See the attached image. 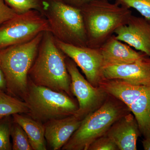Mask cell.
I'll return each mask as SVG.
<instances>
[{"mask_svg": "<svg viewBox=\"0 0 150 150\" xmlns=\"http://www.w3.org/2000/svg\"><path fill=\"white\" fill-rule=\"evenodd\" d=\"M29 108L22 100L0 90V115L5 117L16 113L27 114Z\"/></svg>", "mask_w": 150, "mask_h": 150, "instance_id": "e0dca14e", "label": "cell"}, {"mask_svg": "<svg viewBox=\"0 0 150 150\" xmlns=\"http://www.w3.org/2000/svg\"><path fill=\"white\" fill-rule=\"evenodd\" d=\"M11 136L12 138L13 150H33L25 131L16 122L11 126Z\"/></svg>", "mask_w": 150, "mask_h": 150, "instance_id": "d6986e66", "label": "cell"}, {"mask_svg": "<svg viewBox=\"0 0 150 150\" xmlns=\"http://www.w3.org/2000/svg\"><path fill=\"white\" fill-rule=\"evenodd\" d=\"M105 135L115 143L119 150H137V140L142 136L137 120L131 112L114 122Z\"/></svg>", "mask_w": 150, "mask_h": 150, "instance_id": "4fadbf2b", "label": "cell"}, {"mask_svg": "<svg viewBox=\"0 0 150 150\" xmlns=\"http://www.w3.org/2000/svg\"><path fill=\"white\" fill-rule=\"evenodd\" d=\"M143 148L145 150H150V139H144L142 141Z\"/></svg>", "mask_w": 150, "mask_h": 150, "instance_id": "484cf974", "label": "cell"}, {"mask_svg": "<svg viewBox=\"0 0 150 150\" xmlns=\"http://www.w3.org/2000/svg\"><path fill=\"white\" fill-rule=\"evenodd\" d=\"M11 126L8 123H0V150L12 149L10 142Z\"/></svg>", "mask_w": 150, "mask_h": 150, "instance_id": "7402d4cb", "label": "cell"}, {"mask_svg": "<svg viewBox=\"0 0 150 150\" xmlns=\"http://www.w3.org/2000/svg\"><path fill=\"white\" fill-rule=\"evenodd\" d=\"M16 113L13 115L14 122L18 124L27 134L33 150H46L44 124L28 116Z\"/></svg>", "mask_w": 150, "mask_h": 150, "instance_id": "2e32d148", "label": "cell"}, {"mask_svg": "<svg viewBox=\"0 0 150 150\" xmlns=\"http://www.w3.org/2000/svg\"><path fill=\"white\" fill-rule=\"evenodd\" d=\"M43 15L48 21L55 39L77 46H87V40L80 9L59 0H46Z\"/></svg>", "mask_w": 150, "mask_h": 150, "instance_id": "8992f818", "label": "cell"}, {"mask_svg": "<svg viewBox=\"0 0 150 150\" xmlns=\"http://www.w3.org/2000/svg\"><path fill=\"white\" fill-rule=\"evenodd\" d=\"M55 40L59 48L80 68L89 82L93 86H99L100 83L104 79V67L99 48L73 46Z\"/></svg>", "mask_w": 150, "mask_h": 150, "instance_id": "30bf717a", "label": "cell"}, {"mask_svg": "<svg viewBox=\"0 0 150 150\" xmlns=\"http://www.w3.org/2000/svg\"><path fill=\"white\" fill-rule=\"evenodd\" d=\"M115 3L126 8L135 9L150 20V0H116Z\"/></svg>", "mask_w": 150, "mask_h": 150, "instance_id": "ffe728a7", "label": "cell"}, {"mask_svg": "<svg viewBox=\"0 0 150 150\" xmlns=\"http://www.w3.org/2000/svg\"><path fill=\"white\" fill-rule=\"evenodd\" d=\"M4 116H1V115H0V120H1V119L2 118H4Z\"/></svg>", "mask_w": 150, "mask_h": 150, "instance_id": "4316f807", "label": "cell"}, {"mask_svg": "<svg viewBox=\"0 0 150 150\" xmlns=\"http://www.w3.org/2000/svg\"><path fill=\"white\" fill-rule=\"evenodd\" d=\"M43 33L26 43L0 49V68L5 79L6 89L11 95L23 100L28 88V73Z\"/></svg>", "mask_w": 150, "mask_h": 150, "instance_id": "3957f363", "label": "cell"}, {"mask_svg": "<svg viewBox=\"0 0 150 150\" xmlns=\"http://www.w3.org/2000/svg\"><path fill=\"white\" fill-rule=\"evenodd\" d=\"M81 122V120L74 115L43 123L45 139L48 147L52 150L62 149Z\"/></svg>", "mask_w": 150, "mask_h": 150, "instance_id": "5bb4252c", "label": "cell"}, {"mask_svg": "<svg viewBox=\"0 0 150 150\" xmlns=\"http://www.w3.org/2000/svg\"><path fill=\"white\" fill-rule=\"evenodd\" d=\"M67 57L57 46L52 33L44 32L37 56L28 73V79L36 85L65 93L73 97Z\"/></svg>", "mask_w": 150, "mask_h": 150, "instance_id": "6da1fadb", "label": "cell"}, {"mask_svg": "<svg viewBox=\"0 0 150 150\" xmlns=\"http://www.w3.org/2000/svg\"><path fill=\"white\" fill-rule=\"evenodd\" d=\"M48 31V21L38 11L18 14L0 26V49L26 43Z\"/></svg>", "mask_w": 150, "mask_h": 150, "instance_id": "ba28073f", "label": "cell"}, {"mask_svg": "<svg viewBox=\"0 0 150 150\" xmlns=\"http://www.w3.org/2000/svg\"><path fill=\"white\" fill-rule=\"evenodd\" d=\"M6 89L5 79L0 68V90L4 91Z\"/></svg>", "mask_w": 150, "mask_h": 150, "instance_id": "d4e9b609", "label": "cell"}, {"mask_svg": "<svg viewBox=\"0 0 150 150\" xmlns=\"http://www.w3.org/2000/svg\"><path fill=\"white\" fill-rule=\"evenodd\" d=\"M98 87L126 104L137 120L142 136L150 139V85H134L121 80L104 79Z\"/></svg>", "mask_w": 150, "mask_h": 150, "instance_id": "52a82bcc", "label": "cell"}, {"mask_svg": "<svg viewBox=\"0 0 150 150\" xmlns=\"http://www.w3.org/2000/svg\"><path fill=\"white\" fill-rule=\"evenodd\" d=\"M23 101L29 108L28 116L43 123L75 115L79 109L78 102L72 97L36 85L29 79Z\"/></svg>", "mask_w": 150, "mask_h": 150, "instance_id": "5b68a950", "label": "cell"}, {"mask_svg": "<svg viewBox=\"0 0 150 150\" xmlns=\"http://www.w3.org/2000/svg\"><path fill=\"white\" fill-rule=\"evenodd\" d=\"M88 150H119L117 145L106 135L98 138L88 147Z\"/></svg>", "mask_w": 150, "mask_h": 150, "instance_id": "44dd1931", "label": "cell"}, {"mask_svg": "<svg viewBox=\"0 0 150 150\" xmlns=\"http://www.w3.org/2000/svg\"><path fill=\"white\" fill-rule=\"evenodd\" d=\"M59 1L71 6L80 9L83 6L94 0H59Z\"/></svg>", "mask_w": 150, "mask_h": 150, "instance_id": "cb8c5ba5", "label": "cell"}, {"mask_svg": "<svg viewBox=\"0 0 150 150\" xmlns=\"http://www.w3.org/2000/svg\"><path fill=\"white\" fill-rule=\"evenodd\" d=\"M18 14L11 8L4 0H0V26Z\"/></svg>", "mask_w": 150, "mask_h": 150, "instance_id": "603a6c76", "label": "cell"}, {"mask_svg": "<svg viewBox=\"0 0 150 150\" xmlns=\"http://www.w3.org/2000/svg\"><path fill=\"white\" fill-rule=\"evenodd\" d=\"M104 79H120L136 86L150 85V57L144 56L133 63L105 66Z\"/></svg>", "mask_w": 150, "mask_h": 150, "instance_id": "8fae6325", "label": "cell"}, {"mask_svg": "<svg viewBox=\"0 0 150 150\" xmlns=\"http://www.w3.org/2000/svg\"><path fill=\"white\" fill-rule=\"evenodd\" d=\"M66 64L71 79V91L76 98L79 109L75 115L82 120L86 116L99 108L108 94L99 87L92 85L84 77L72 59L67 56Z\"/></svg>", "mask_w": 150, "mask_h": 150, "instance_id": "9c48e42d", "label": "cell"}, {"mask_svg": "<svg viewBox=\"0 0 150 150\" xmlns=\"http://www.w3.org/2000/svg\"><path fill=\"white\" fill-rule=\"evenodd\" d=\"M130 112L124 103L108 94L98 109L82 120L80 126L62 149L88 150L94 141L105 135L114 122Z\"/></svg>", "mask_w": 150, "mask_h": 150, "instance_id": "277c9868", "label": "cell"}, {"mask_svg": "<svg viewBox=\"0 0 150 150\" xmlns=\"http://www.w3.org/2000/svg\"><path fill=\"white\" fill-rule=\"evenodd\" d=\"M6 4L18 14L24 13L32 10L43 14L46 0H4Z\"/></svg>", "mask_w": 150, "mask_h": 150, "instance_id": "ac0fdd59", "label": "cell"}, {"mask_svg": "<svg viewBox=\"0 0 150 150\" xmlns=\"http://www.w3.org/2000/svg\"><path fill=\"white\" fill-rule=\"evenodd\" d=\"M109 1L94 0L80 8L89 47L99 48L132 15L130 9Z\"/></svg>", "mask_w": 150, "mask_h": 150, "instance_id": "7a4b0ae2", "label": "cell"}, {"mask_svg": "<svg viewBox=\"0 0 150 150\" xmlns=\"http://www.w3.org/2000/svg\"><path fill=\"white\" fill-rule=\"evenodd\" d=\"M99 49L103 57L104 67L130 64L147 56L141 51H135L126 43H122L115 35L109 37Z\"/></svg>", "mask_w": 150, "mask_h": 150, "instance_id": "9a60e30c", "label": "cell"}, {"mask_svg": "<svg viewBox=\"0 0 150 150\" xmlns=\"http://www.w3.org/2000/svg\"><path fill=\"white\" fill-rule=\"evenodd\" d=\"M118 40L150 57V20L132 15L127 24L114 32Z\"/></svg>", "mask_w": 150, "mask_h": 150, "instance_id": "7c38bea8", "label": "cell"}]
</instances>
